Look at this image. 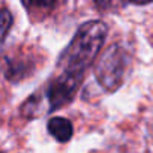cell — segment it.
<instances>
[{
	"label": "cell",
	"instance_id": "6da1fadb",
	"mask_svg": "<svg viewBox=\"0 0 153 153\" xmlns=\"http://www.w3.org/2000/svg\"><path fill=\"white\" fill-rule=\"evenodd\" d=\"M107 32V26L99 20L84 23L76 30L65 51L60 54L57 62V72L84 76L86 69L98 57L105 42Z\"/></svg>",
	"mask_w": 153,
	"mask_h": 153
},
{
	"label": "cell",
	"instance_id": "7a4b0ae2",
	"mask_svg": "<svg viewBox=\"0 0 153 153\" xmlns=\"http://www.w3.org/2000/svg\"><path fill=\"white\" fill-rule=\"evenodd\" d=\"M128 66V51L122 45L113 44L96 63V80L107 92H116L125 81Z\"/></svg>",
	"mask_w": 153,
	"mask_h": 153
},
{
	"label": "cell",
	"instance_id": "3957f363",
	"mask_svg": "<svg viewBox=\"0 0 153 153\" xmlns=\"http://www.w3.org/2000/svg\"><path fill=\"white\" fill-rule=\"evenodd\" d=\"M35 62L33 59L23 50L9 51L3 56H0V74L8 81L17 83L30 74H33Z\"/></svg>",
	"mask_w": 153,
	"mask_h": 153
},
{
	"label": "cell",
	"instance_id": "277c9868",
	"mask_svg": "<svg viewBox=\"0 0 153 153\" xmlns=\"http://www.w3.org/2000/svg\"><path fill=\"white\" fill-rule=\"evenodd\" d=\"M47 128H48V132L51 134V137H54L59 143H68L74 134V126H72L71 120H68L65 117L50 119Z\"/></svg>",
	"mask_w": 153,
	"mask_h": 153
},
{
	"label": "cell",
	"instance_id": "5b68a950",
	"mask_svg": "<svg viewBox=\"0 0 153 153\" xmlns=\"http://www.w3.org/2000/svg\"><path fill=\"white\" fill-rule=\"evenodd\" d=\"M12 27V14L3 8L0 9V41H3Z\"/></svg>",
	"mask_w": 153,
	"mask_h": 153
}]
</instances>
